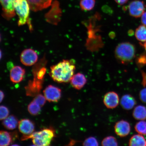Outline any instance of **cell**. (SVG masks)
Returning <instances> with one entry per match:
<instances>
[{"label": "cell", "instance_id": "21", "mask_svg": "<svg viewBox=\"0 0 146 146\" xmlns=\"http://www.w3.org/2000/svg\"><path fill=\"white\" fill-rule=\"evenodd\" d=\"M96 0H81L80 5L82 11H90L95 6Z\"/></svg>", "mask_w": 146, "mask_h": 146}, {"label": "cell", "instance_id": "22", "mask_svg": "<svg viewBox=\"0 0 146 146\" xmlns=\"http://www.w3.org/2000/svg\"><path fill=\"white\" fill-rule=\"evenodd\" d=\"M41 107L39 104L33 100L29 104L27 109L31 114L36 115L40 112Z\"/></svg>", "mask_w": 146, "mask_h": 146}, {"label": "cell", "instance_id": "14", "mask_svg": "<svg viewBox=\"0 0 146 146\" xmlns=\"http://www.w3.org/2000/svg\"><path fill=\"white\" fill-rule=\"evenodd\" d=\"M87 82V79L84 75L80 73L74 75L70 80L71 85L77 90L83 88Z\"/></svg>", "mask_w": 146, "mask_h": 146}, {"label": "cell", "instance_id": "5", "mask_svg": "<svg viewBox=\"0 0 146 146\" xmlns=\"http://www.w3.org/2000/svg\"><path fill=\"white\" fill-rule=\"evenodd\" d=\"M146 8L145 3L143 1L140 0L131 1L128 6L129 15L136 18L141 17L145 12Z\"/></svg>", "mask_w": 146, "mask_h": 146}, {"label": "cell", "instance_id": "9", "mask_svg": "<svg viewBox=\"0 0 146 146\" xmlns=\"http://www.w3.org/2000/svg\"><path fill=\"white\" fill-rule=\"evenodd\" d=\"M103 102L108 108L114 109L117 107L119 103V98L116 93L111 91L107 93L105 95Z\"/></svg>", "mask_w": 146, "mask_h": 146}, {"label": "cell", "instance_id": "28", "mask_svg": "<svg viewBox=\"0 0 146 146\" xmlns=\"http://www.w3.org/2000/svg\"><path fill=\"white\" fill-rule=\"evenodd\" d=\"M46 72V69L44 67H41L40 70L38 71L37 74H36L37 76L38 79L39 80L42 79L45 74Z\"/></svg>", "mask_w": 146, "mask_h": 146}, {"label": "cell", "instance_id": "2", "mask_svg": "<svg viewBox=\"0 0 146 146\" xmlns=\"http://www.w3.org/2000/svg\"><path fill=\"white\" fill-rule=\"evenodd\" d=\"M135 46L129 42L119 44L115 50V56L118 62L127 65L134 60L136 54Z\"/></svg>", "mask_w": 146, "mask_h": 146}, {"label": "cell", "instance_id": "27", "mask_svg": "<svg viewBox=\"0 0 146 146\" xmlns=\"http://www.w3.org/2000/svg\"><path fill=\"white\" fill-rule=\"evenodd\" d=\"M37 103L41 107L44 105L46 101L44 96L41 94H38L36 96L33 100Z\"/></svg>", "mask_w": 146, "mask_h": 146}, {"label": "cell", "instance_id": "23", "mask_svg": "<svg viewBox=\"0 0 146 146\" xmlns=\"http://www.w3.org/2000/svg\"><path fill=\"white\" fill-rule=\"evenodd\" d=\"M102 145L104 146H116L118 145L117 140L115 137L109 136L104 138L102 142Z\"/></svg>", "mask_w": 146, "mask_h": 146}, {"label": "cell", "instance_id": "15", "mask_svg": "<svg viewBox=\"0 0 146 146\" xmlns=\"http://www.w3.org/2000/svg\"><path fill=\"white\" fill-rule=\"evenodd\" d=\"M136 102L133 97L129 94H125L122 96L120 100V104L123 108L129 110L133 108Z\"/></svg>", "mask_w": 146, "mask_h": 146}, {"label": "cell", "instance_id": "1", "mask_svg": "<svg viewBox=\"0 0 146 146\" xmlns=\"http://www.w3.org/2000/svg\"><path fill=\"white\" fill-rule=\"evenodd\" d=\"M74 60H64L50 67V75L54 81L67 83L74 75L76 66Z\"/></svg>", "mask_w": 146, "mask_h": 146}, {"label": "cell", "instance_id": "11", "mask_svg": "<svg viewBox=\"0 0 146 146\" xmlns=\"http://www.w3.org/2000/svg\"><path fill=\"white\" fill-rule=\"evenodd\" d=\"M31 10L34 12L41 11L48 8L52 0H27Z\"/></svg>", "mask_w": 146, "mask_h": 146}, {"label": "cell", "instance_id": "19", "mask_svg": "<svg viewBox=\"0 0 146 146\" xmlns=\"http://www.w3.org/2000/svg\"><path fill=\"white\" fill-rule=\"evenodd\" d=\"M12 141L11 135L7 131H1L0 132V145L7 146L10 145Z\"/></svg>", "mask_w": 146, "mask_h": 146}, {"label": "cell", "instance_id": "18", "mask_svg": "<svg viewBox=\"0 0 146 146\" xmlns=\"http://www.w3.org/2000/svg\"><path fill=\"white\" fill-rule=\"evenodd\" d=\"M133 117L135 119L143 120L146 119V108L141 105L137 106L133 111Z\"/></svg>", "mask_w": 146, "mask_h": 146}, {"label": "cell", "instance_id": "35", "mask_svg": "<svg viewBox=\"0 0 146 146\" xmlns=\"http://www.w3.org/2000/svg\"><path fill=\"white\" fill-rule=\"evenodd\" d=\"M143 46L144 47V48H145V50L146 51V41L145 42V43H144V44H143Z\"/></svg>", "mask_w": 146, "mask_h": 146}, {"label": "cell", "instance_id": "3", "mask_svg": "<svg viewBox=\"0 0 146 146\" xmlns=\"http://www.w3.org/2000/svg\"><path fill=\"white\" fill-rule=\"evenodd\" d=\"M54 136L53 129H46L39 132H34L28 135L23 136L22 140L32 139L33 143L36 146H46L50 145Z\"/></svg>", "mask_w": 146, "mask_h": 146}, {"label": "cell", "instance_id": "13", "mask_svg": "<svg viewBox=\"0 0 146 146\" xmlns=\"http://www.w3.org/2000/svg\"><path fill=\"white\" fill-rule=\"evenodd\" d=\"M18 129L20 132L25 135L32 134L35 130L34 124L28 119H22L18 123Z\"/></svg>", "mask_w": 146, "mask_h": 146}, {"label": "cell", "instance_id": "31", "mask_svg": "<svg viewBox=\"0 0 146 146\" xmlns=\"http://www.w3.org/2000/svg\"><path fill=\"white\" fill-rule=\"evenodd\" d=\"M117 4L120 5H123L126 4L129 0H114Z\"/></svg>", "mask_w": 146, "mask_h": 146}, {"label": "cell", "instance_id": "10", "mask_svg": "<svg viewBox=\"0 0 146 146\" xmlns=\"http://www.w3.org/2000/svg\"><path fill=\"white\" fill-rule=\"evenodd\" d=\"M115 132L118 136L124 137L128 135L131 131V126L129 122L121 120L116 123L114 126Z\"/></svg>", "mask_w": 146, "mask_h": 146}, {"label": "cell", "instance_id": "17", "mask_svg": "<svg viewBox=\"0 0 146 146\" xmlns=\"http://www.w3.org/2000/svg\"><path fill=\"white\" fill-rule=\"evenodd\" d=\"M129 144L130 146H146V140L141 134L135 135L131 137Z\"/></svg>", "mask_w": 146, "mask_h": 146}, {"label": "cell", "instance_id": "8", "mask_svg": "<svg viewBox=\"0 0 146 146\" xmlns=\"http://www.w3.org/2000/svg\"><path fill=\"white\" fill-rule=\"evenodd\" d=\"M15 0H1L2 6L3 16L5 19L9 20L15 16L14 3Z\"/></svg>", "mask_w": 146, "mask_h": 146}, {"label": "cell", "instance_id": "16", "mask_svg": "<svg viewBox=\"0 0 146 146\" xmlns=\"http://www.w3.org/2000/svg\"><path fill=\"white\" fill-rule=\"evenodd\" d=\"M17 118L13 115H11L3 120V125L5 128L9 130H13L18 125Z\"/></svg>", "mask_w": 146, "mask_h": 146}, {"label": "cell", "instance_id": "30", "mask_svg": "<svg viewBox=\"0 0 146 146\" xmlns=\"http://www.w3.org/2000/svg\"><path fill=\"white\" fill-rule=\"evenodd\" d=\"M137 62L138 64L143 65L146 64V56L145 55L140 56L138 58Z\"/></svg>", "mask_w": 146, "mask_h": 146}, {"label": "cell", "instance_id": "29", "mask_svg": "<svg viewBox=\"0 0 146 146\" xmlns=\"http://www.w3.org/2000/svg\"><path fill=\"white\" fill-rule=\"evenodd\" d=\"M139 97L142 102L146 103V88L143 89L140 91Z\"/></svg>", "mask_w": 146, "mask_h": 146}, {"label": "cell", "instance_id": "6", "mask_svg": "<svg viewBox=\"0 0 146 146\" xmlns=\"http://www.w3.org/2000/svg\"><path fill=\"white\" fill-rule=\"evenodd\" d=\"M20 59L22 63L26 66L34 65L38 60V56L35 51L33 49H25L22 52Z\"/></svg>", "mask_w": 146, "mask_h": 146}, {"label": "cell", "instance_id": "34", "mask_svg": "<svg viewBox=\"0 0 146 146\" xmlns=\"http://www.w3.org/2000/svg\"><path fill=\"white\" fill-rule=\"evenodd\" d=\"M0 96H1V99H0L1 103L4 98V93L1 90L0 91Z\"/></svg>", "mask_w": 146, "mask_h": 146}, {"label": "cell", "instance_id": "25", "mask_svg": "<svg viewBox=\"0 0 146 146\" xmlns=\"http://www.w3.org/2000/svg\"><path fill=\"white\" fill-rule=\"evenodd\" d=\"M84 146H97L99 145L97 140L96 138L90 137L85 140L83 143Z\"/></svg>", "mask_w": 146, "mask_h": 146}, {"label": "cell", "instance_id": "20", "mask_svg": "<svg viewBox=\"0 0 146 146\" xmlns=\"http://www.w3.org/2000/svg\"><path fill=\"white\" fill-rule=\"evenodd\" d=\"M136 39L141 42L146 41V26L144 25H140L137 28L135 32Z\"/></svg>", "mask_w": 146, "mask_h": 146}, {"label": "cell", "instance_id": "33", "mask_svg": "<svg viewBox=\"0 0 146 146\" xmlns=\"http://www.w3.org/2000/svg\"><path fill=\"white\" fill-rule=\"evenodd\" d=\"M143 74V84L144 86L146 85V74L145 73H142Z\"/></svg>", "mask_w": 146, "mask_h": 146}, {"label": "cell", "instance_id": "7", "mask_svg": "<svg viewBox=\"0 0 146 146\" xmlns=\"http://www.w3.org/2000/svg\"><path fill=\"white\" fill-rule=\"evenodd\" d=\"M45 97L49 102H56L61 98V89L52 85H49L43 91Z\"/></svg>", "mask_w": 146, "mask_h": 146}, {"label": "cell", "instance_id": "24", "mask_svg": "<svg viewBox=\"0 0 146 146\" xmlns=\"http://www.w3.org/2000/svg\"><path fill=\"white\" fill-rule=\"evenodd\" d=\"M135 130L139 134L146 135V122L141 120L137 123L135 126Z\"/></svg>", "mask_w": 146, "mask_h": 146}, {"label": "cell", "instance_id": "32", "mask_svg": "<svg viewBox=\"0 0 146 146\" xmlns=\"http://www.w3.org/2000/svg\"><path fill=\"white\" fill-rule=\"evenodd\" d=\"M141 17V21L142 24L146 26V12H144Z\"/></svg>", "mask_w": 146, "mask_h": 146}, {"label": "cell", "instance_id": "4", "mask_svg": "<svg viewBox=\"0 0 146 146\" xmlns=\"http://www.w3.org/2000/svg\"><path fill=\"white\" fill-rule=\"evenodd\" d=\"M15 10L19 20L18 24L19 26L25 25L29 22L30 14V5L27 0H15L14 3Z\"/></svg>", "mask_w": 146, "mask_h": 146}, {"label": "cell", "instance_id": "26", "mask_svg": "<svg viewBox=\"0 0 146 146\" xmlns=\"http://www.w3.org/2000/svg\"><path fill=\"white\" fill-rule=\"evenodd\" d=\"M0 119L1 120H3L8 117L9 114V111L6 107L1 105L0 107Z\"/></svg>", "mask_w": 146, "mask_h": 146}, {"label": "cell", "instance_id": "12", "mask_svg": "<svg viewBox=\"0 0 146 146\" xmlns=\"http://www.w3.org/2000/svg\"><path fill=\"white\" fill-rule=\"evenodd\" d=\"M25 70L21 66H16L13 67L10 72L11 81L14 83H18L22 81L25 74Z\"/></svg>", "mask_w": 146, "mask_h": 146}]
</instances>
